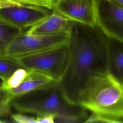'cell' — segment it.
Listing matches in <instances>:
<instances>
[{"label": "cell", "instance_id": "cell-1", "mask_svg": "<svg viewBox=\"0 0 123 123\" xmlns=\"http://www.w3.org/2000/svg\"><path fill=\"white\" fill-rule=\"evenodd\" d=\"M107 37L96 25L73 22L69 33V60L59 84L67 100L78 105L89 80L107 71Z\"/></svg>", "mask_w": 123, "mask_h": 123}, {"label": "cell", "instance_id": "cell-2", "mask_svg": "<svg viewBox=\"0 0 123 123\" xmlns=\"http://www.w3.org/2000/svg\"><path fill=\"white\" fill-rule=\"evenodd\" d=\"M11 103L19 112L37 116L52 115L54 121L58 122H78L86 119V110L70 103L57 82L16 96Z\"/></svg>", "mask_w": 123, "mask_h": 123}, {"label": "cell", "instance_id": "cell-3", "mask_svg": "<svg viewBox=\"0 0 123 123\" xmlns=\"http://www.w3.org/2000/svg\"><path fill=\"white\" fill-rule=\"evenodd\" d=\"M78 105L92 113L123 118V84L108 72L95 75L81 94Z\"/></svg>", "mask_w": 123, "mask_h": 123}, {"label": "cell", "instance_id": "cell-4", "mask_svg": "<svg viewBox=\"0 0 123 123\" xmlns=\"http://www.w3.org/2000/svg\"><path fill=\"white\" fill-rule=\"evenodd\" d=\"M15 59L25 70L42 73L59 82L68 63V43L45 51Z\"/></svg>", "mask_w": 123, "mask_h": 123}, {"label": "cell", "instance_id": "cell-5", "mask_svg": "<svg viewBox=\"0 0 123 123\" xmlns=\"http://www.w3.org/2000/svg\"><path fill=\"white\" fill-rule=\"evenodd\" d=\"M69 33L32 35L23 32L9 46L7 55L9 57L19 58L61 46L68 43Z\"/></svg>", "mask_w": 123, "mask_h": 123}, {"label": "cell", "instance_id": "cell-6", "mask_svg": "<svg viewBox=\"0 0 123 123\" xmlns=\"http://www.w3.org/2000/svg\"><path fill=\"white\" fill-rule=\"evenodd\" d=\"M96 25L108 37L123 42V7L111 0H96Z\"/></svg>", "mask_w": 123, "mask_h": 123}, {"label": "cell", "instance_id": "cell-7", "mask_svg": "<svg viewBox=\"0 0 123 123\" xmlns=\"http://www.w3.org/2000/svg\"><path fill=\"white\" fill-rule=\"evenodd\" d=\"M51 12L40 6L19 3L0 8V21L24 30L38 24Z\"/></svg>", "mask_w": 123, "mask_h": 123}, {"label": "cell", "instance_id": "cell-8", "mask_svg": "<svg viewBox=\"0 0 123 123\" xmlns=\"http://www.w3.org/2000/svg\"><path fill=\"white\" fill-rule=\"evenodd\" d=\"M96 2V0H57L52 11L72 21L95 26Z\"/></svg>", "mask_w": 123, "mask_h": 123}, {"label": "cell", "instance_id": "cell-9", "mask_svg": "<svg viewBox=\"0 0 123 123\" xmlns=\"http://www.w3.org/2000/svg\"><path fill=\"white\" fill-rule=\"evenodd\" d=\"M73 21L52 11L44 20L28 29L25 32L32 35H53L69 33Z\"/></svg>", "mask_w": 123, "mask_h": 123}, {"label": "cell", "instance_id": "cell-10", "mask_svg": "<svg viewBox=\"0 0 123 123\" xmlns=\"http://www.w3.org/2000/svg\"><path fill=\"white\" fill-rule=\"evenodd\" d=\"M56 81L45 74L26 70L25 76L15 86L6 90L12 100L16 96L44 87Z\"/></svg>", "mask_w": 123, "mask_h": 123}, {"label": "cell", "instance_id": "cell-11", "mask_svg": "<svg viewBox=\"0 0 123 123\" xmlns=\"http://www.w3.org/2000/svg\"><path fill=\"white\" fill-rule=\"evenodd\" d=\"M107 71L123 84V42L107 37Z\"/></svg>", "mask_w": 123, "mask_h": 123}, {"label": "cell", "instance_id": "cell-12", "mask_svg": "<svg viewBox=\"0 0 123 123\" xmlns=\"http://www.w3.org/2000/svg\"><path fill=\"white\" fill-rule=\"evenodd\" d=\"M24 30L0 21V58L8 57L7 50L12 42Z\"/></svg>", "mask_w": 123, "mask_h": 123}, {"label": "cell", "instance_id": "cell-13", "mask_svg": "<svg viewBox=\"0 0 123 123\" xmlns=\"http://www.w3.org/2000/svg\"><path fill=\"white\" fill-rule=\"evenodd\" d=\"M23 68L18 61L13 58H0V79L6 83L19 69Z\"/></svg>", "mask_w": 123, "mask_h": 123}, {"label": "cell", "instance_id": "cell-14", "mask_svg": "<svg viewBox=\"0 0 123 123\" xmlns=\"http://www.w3.org/2000/svg\"><path fill=\"white\" fill-rule=\"evenodd\" d=\"M11 101V99L7 90L0 86V117L9 114L12 106Z\"/></svg>", "mask_w": 123, "mask_h": 123}, {"label": "cell", "instance_id": "cell-15", "mask_svg": "<svg viewBox=\"0 0 123 123\" xmlns=\"http://www.w3.org/2000/svg\"><path fill=\"white\" fill-rule=\"evenodd\" d=\"M84 123H123L122 119L116 118L102 114L93 113L87 118Z\"/></svg>", "mask_w": 123, "mask_h": 123}, {"label": "cell", "instance_id": "cell-16", "mask_svg": "<svg viewBox=\"0 0 123 123\" xmlns=\"http://www.w3.org/2000/svg\"><path fill=\"white\" fill-rule=\"evenodd\" d=\"M57 0H19L18 2L23 4L40 6L51 10Z\"/></svg>", "mask_w": 123, "mask_h": 123}, {"label": "cell", "instance_id": "cell-17", "mask_svg": "<svg viewBox=\"0 0 123 123\" xmlns=\"http://www.w3.org/2000/svg\"><path fill=\"white\" fill-rule=\"evenodd\" d=\"M12 118L14 122L19 123H36V117L29 116L21 113H15L12 115Z\"/></svg>", "mask_w": 123, "mask_h": 123}, {"label": "cell", "instance_id": "cell-18", "mask_svg": "<svg viewBox=\"0 0 123 123\" xmlns=\"http://www.w3.org/2000/svg\"><path fill=\"white\" fill-rule=\"evenodd\" d=\"M55 117L52 115H43L37 116L36 123H55Z\"/></svg>", "mask_w": 123, "mask_h": 123}, {"label": "cell", "instance_id": "cell-19", "mask_svg": "<svg viewBox=\"0 0 123 123\" xmlns=\"http://www.w3.org/2000/svg\"><path fill=\"white\" fill-rule=\"evenodd\" d=\"M18 3H19L18 2L9 0H0V8L7 7V6L16 5Z\"/></svg>", "mask_w": 123, "mask_h": 123}, {"label": "cell", "instance_id": "cell-20", "mask_svg": "<svg viewBox=\"0 0 123 123\" xmlns=\"http://www.w3.org/2000/svg\"><path fill=\"white\" fill-rule=\"evenodd\" d=\"M123 7V0H111Z\"/></svg>", "mask_w": 123, "mask_h": 123}, {"label": "cell", "instance_id": "cell-21", "mask_svg": "<svg viewBox=\"0 0 123 123\" xmlns=\"http://www.w3.org/2000/svg\"><path fill=\"white\" fill-rule=\"evenodd\" d=\"M11 0V1H14V2H18L19 0Z\"/></svg>", "mask_w": 123, "mask_h": 123}, {"label": "cell", "instance_id": "cell-22", "mask_svg": "<svg viewBox=\"0 0 123 123\" xmlns=\"http://www.w3.org/2000/svg\"><path fill=\"white\" fill-rule=\"evenodd\" d=\"M1 82H0V85H1Z\"/></svg>", "mask_w": 123, "mask_h": 123}]
</instances>
